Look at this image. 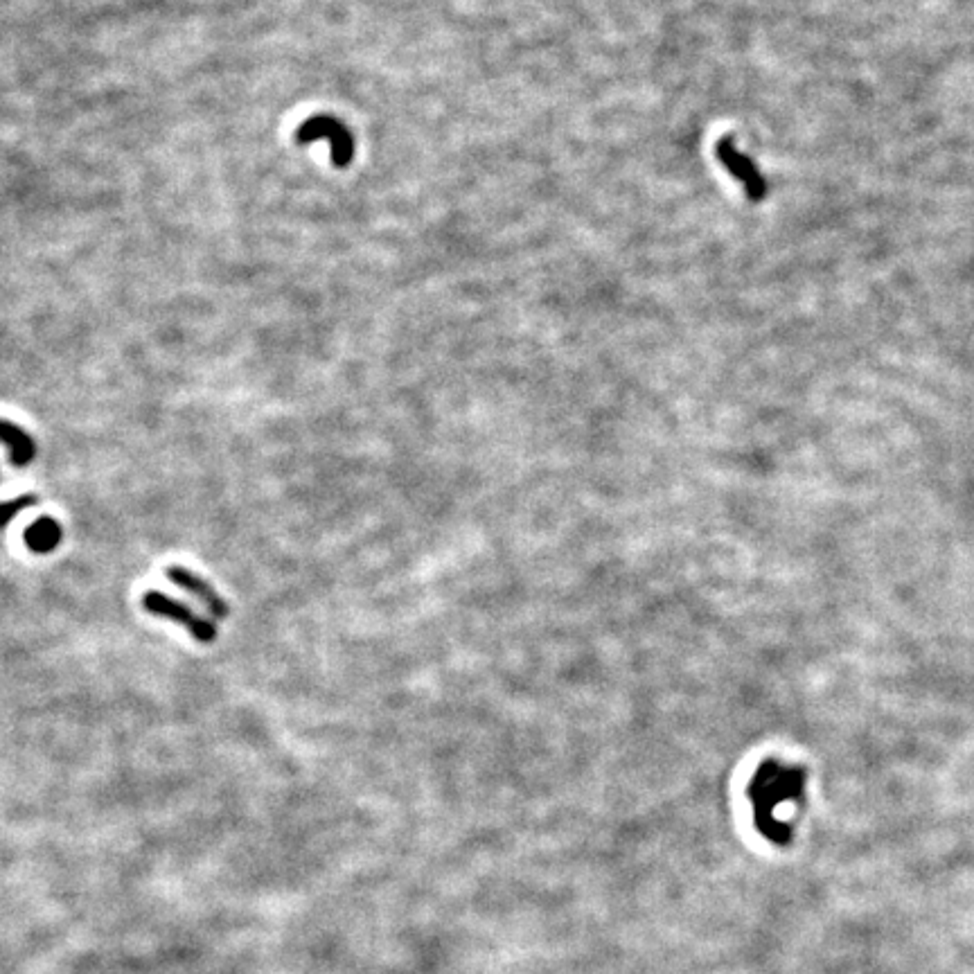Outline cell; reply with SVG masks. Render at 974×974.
Listing matches in <instances>:
<instances>
[{"instance_id":"1","label":"cell","mask_w":974,"mask_h":974,"mask_svg":"<svg viewBox=\"0 0 974 974\" xmlns=\"http://www.w3.org/2000/svg\"><path fill=\"white\" fill-rule=\"evenodd\" d=\"M803 790V774L794 767L778 763L765 765L756 772L754 783L749 787V799L754 803L756 826L767 839L785 844L792 837V826L781 817L785 805L799 801Z\"/></svg>"},{"instance_id":"2","label":"cell","mask_w":974,"mask_h":974,"mask_svg":"<svg viewBox=\"0 0 974 974\" xmlns=\"http://www.w3.org/2000/svg\"><path fill=\"white\" fill-rule=\"evenodd\" d=\"M143 607L147 609L149 614L167 618V621L185 627V630H188L194 639L201 641V643H210V641L217 639L215 625L206 621V618H201L199 614H194L192 609L188 605H183L181 600H174L170 596H165V593H161V591H147L145 598H143Z\"/></svg>"},{"instance_id":"3","label":"cell","mask_w":974,"mask_h":974,"mask_svg":"<svg viewBox=\"0 0 974 974\" xmlns=\"http://www.w3.org/2000/svg\"><path fill=\"white\" fill-rule=\"evenodd\" d=\"M314 140H330L332 161L336 167L350 165L354 154V140L350 136V131L345 129L339 120L330 118V115H316V118L307 120L305 125L298 129V143L307 145V143H314Z\"/></svg>"},{"instance_id":"4","label":"cell","mask_w":974,"mask_h":974,"mask_svg":"<svg viewBox=\"0 0 974 974\" xmlns=\"http://www.w3.org/2000/svg\"><path fill=\"white\" fill-rule=\"evenodd\" d=\"M715 154H717V158H720L726 170H729V174L736 176V179L745 185V190H747L751 201H763L765 199L767 183L763 179V174H760L758 167L751 163L745 154L738 152L731 138H722L715 147Z\"/></svg>"},{"instance_id":"5","label":"cell","mask_w":974,"mask_h":974,"mask_svg":"<svg viewBox=\"0 0 974 974\" xmlns=\"http://www.w3.org/2000/svg\"><path fill=\"white\" fill-rule=\"evenodd\" d=\"M167 580H170L172 584H176V587H179V589L188 591L190 596L201 600L203 605H206L210 609L212 616H217V618H226L228 616L226 600L221 598L219 593L215 589H212L206 580L201 578V575L192 573L190 569H183V566H170V569H167Z\"/></svg>"},{"instance_id":"6","label":"cell","mask_w":974,"mask_h":974,"mask_svg":"<svg viewBox=\"0 0 974 974\" xmlns=\"http://www.w3.org/2000/svg\"><path fill=\"white\" fill-rule=\"evenodd\" d=\"M0 445L7 447V454L14 467H25L30 465L34 456H37V445L34 440L16 424L0 420Z\"/></svg>"},{"instance_id":"7","label":"cell","mask_w":974,"mask_h":974,"mask_svg":"<svg viewBox=\"0 0 974 974\" xmlns=\"http://www.w3.org/2000/svg\"><path fill=\"white\" fill-rule=\"evenodd\" d=\"M61 542V526L59 521L50 517H41L37 524H32L25 530V544L34 553H50Z\"/></svg>"},{"instance_id":"8","label":"cell","mask_w":974,"mask_h":974,"mask_svg":"<svg viewBox=\"0 0 974 974\" xmlns=\"http://www.w3.org/2000/svg\"><path fill=\"white\" fill-rule=\"evenodd\" d=\"M34 499L32 494H25V497H19V499H12V501H3L0 503V526H7L12 521V517L19 515L21 510L25 508H30L34 506Z\"/></svg>"}]
</instances>
